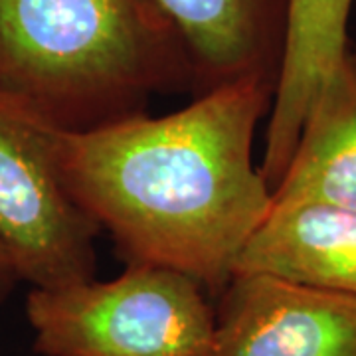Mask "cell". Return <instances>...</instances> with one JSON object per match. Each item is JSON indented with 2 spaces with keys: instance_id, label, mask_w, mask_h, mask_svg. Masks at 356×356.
I'll list each match as a JSON object with an SVG mask.
<instances>
[{
  "instance_id": "6da1fadb",
  "label": "cell",
  "mask_w": 356,
  "mask_h": 356,
  "mask_svg": "<svg viewBox=\"0 0 356 356\" xmlns=\"http://www.w3.org/2000/svg\"><path fill=\"white\" fill-rule=\"evenodd\" d=\"M273 93L261 79H240L175 113L56 127L65 188L127 264L182 271L216 299L271 210L254 143Z\"/></svg>"
},
{
  "instance_id": "7a4b0ae2",
  "label": "cell",
  "mask_w": 356,
  "mask_h": 356,
  "mask_svg": "<svg viewBox=\"0 0 356 356\" xmlns=\"http://www.w3.org/2000/svg\"><path fill=\"white\" fill-rule=\"evenodd\" d=\"M0 91L65 131L196 93L188 54L151 0H0Z\"/></svg>"
},
{
  "instance_id": "3957f363",
  "label": "cell",
  "mask_w": 356,
  "mask_h": 356,
  "mask_svg": "<svg viewBox=\"0 0 356 356\" xmlns=\"http://www.w3.org/2000/svg\"><path fill=\"white\" fill-rule=\"evenodd\" d=\"M191 275L127 264L109 281L32 287L26 318L42 356H210L216 307Z\"/></svg>"
},
{
  "instance_id": "277c9868",
  "label": "cell",
  "mask_w": 356,
  "mask_h": 356,
  "mask_svg": "<svg viewBox=\"0 0 356 356\" xmlns=\"http://www.w3.org/2000/svg\"><path fill=\"white\" fill-rule=\"evenodd\" d=\"M54 131L0 91V245L18 280L42 289L95 280L102 232L65 188Z\"/></svg>"
},
{
  "instance_id": "5b68a950",
  "label": "cell",
  "mask_w": 356,
  "mask_h": 356,
  "mask_svg": "<svg viewBox=\"0 0 356 356\" xmlns=\"http://www.w3.org/2000/svg\"><path fill=\"white\" fill-rule=\"evenodd\" d=\"M210 356H356V295L236 273L216 297Z\"/></svg>"
},
{
  "instance_id": "8992f818",
  "label": "cell",
  "mask_w": 356,
  "mask_h": 356,
  "mask_svg": "<svg viewBox=\"0 0 356 356\" xmlns=\"http://www.w3.org/2000/svg\"><path fill=\"white\" fill-rule=\"evenodd\" d=\"M188 54L196 93L261 79L277 86L289 0H151Z\"/></svg>"
},
{
  "instance_id": "52a82bcc",
  "label": "cell",
  "mask_w": 356,
  "mask_h": 356,
  "mask_svg": "<svg viewBox=\"0 0 356 356\" xmlns=\"http://www.w3.org/2000/svg\"><path fill=\"white\" fill-rule=\"evenodd\" d=\"M353 4L355 0H289L283 62L259 165L271 191L291 161L318 89L348 58L346 28Z\"/></svg>"
},
{
  "instance_id": "ba28073f",
  "label": "cell",
  "mask_w": 356,
  "mask_h": 356,
  "mask_svg": "<svg viewBox=\"0 0 356 356\" xmlns=\"http://www.w3.org/2000/svg\"><path fill=\"white\" fill-rule=\"evenodd\" d=\"M236 273H267L356 295V212L327 204H271L238 257Z\"/></svg>"
},
{
  "instance_id": "9c48e42d",
  "label": "cell",
  "mask_w": 356,
  "mask_h": 356,
  "mask_svg": "<svg viewBox=\"0 0 356 356\" xmlns=\"http://www.w3.org/2000/svg\"><path fill=\"white\" fill-rule=\"evenodd\" d=\"M327 204L356 212V70L350 51L315 95L271 204Z\"/></svg>"
},
{
  "instance_id": "30bf717a",
  "label": "cell",
  "mask_w": 356,
  "mask_h": 356,
  "mask_svg": "<svg viewBox=\"0 0 356 356\" xmlns=\"http://www.w3.org/2000/svg\"><path fill=\"white\" fill-rule=\"evenodd\" d=\"M18 281L20 280H18V273L14 269L10 257L4 252V248L0 245V303L13 293Z\"/></svg>"
},
{
  "instance_id": "8fae6325",
  "label": "cell",
  "mask_w": 356,
  "mask_h": 356,
  "mask_svg": "<svg viewBox=\"0 0 356 356\" xmlns=\"http://www.w3.org/2000/svg\"><path fill=\"white\" fill-rule=\"evenodd\" d=\"M350 62H353V65H355L356 70V51H350Z\"/></svg>"
}]
</instances>
